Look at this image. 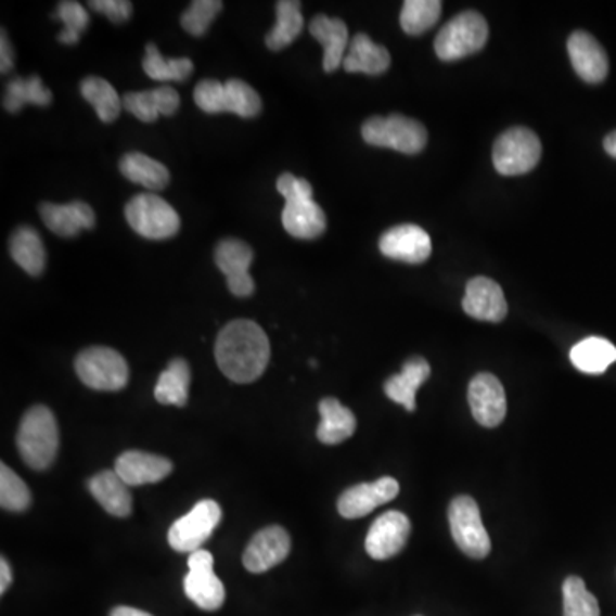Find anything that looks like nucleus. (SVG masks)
<instances>
[{"mask_svg": "<svg viewBox=\"0 0 616 616\" xmlns=\"http://www.w3.org/2000/svg\"><path fill=\"white\" fill-rule=\"evenodd\" d=\"M215 357L221 372L236 384H251L268 369V334L254 321H231L219 331Z\"/></svg>", "mask_w": 616, "mask_h": 616, "instance_id": "f257e3e1", "label": "nucleus"}, {"mask_svg": "<svg viewBox=\"0 0 616 616\" xmlns=\"http://www.w3.org/2000/svg\"><path fill=\"white\" fill-rule=\"evenodd\" d=\"M17 450L31 470L46 471L52 466L59 452V426L47 406H33L26 411L17 431Z\"/></svg>", "mask_w": 616, "mask_h": 616, "instance_id": "f03ea898", "label": "nucleus"}, {"mask_svg": "<svg viewBox=\"0 0 616 616\" xmlns=\"http://www.w3.org/2000/svg\"><path fill=\"white\" fill-rule=\"evenodd\" d=\"M194 102L206 114L230 112L244 118L257 117L262 110V100L257 91L240 79L227 82L204 79L195 86Z\"/></svg>", "mask_w": 616, "mask_h": 616, "instance_id": "7ed1b4c3", "label": "nucleus"}, {"mask_svg": "<svg viewBox=\"0 0 616 616\" xmlns=\"http://www.w3.org/2000/svg\"><path fill=\"white\" fill-rule=\"evenodd\" d=\"M488 23L476 11L458 14L438 31L435 53L444 62H454L479 52L488 41Z\"/></svg>", "mask_w": 616, "mask_h": 616, "instance_id": "20e7f679", "label": "nucleus"}, {"mask_svg": "<svg viewBox=\"0 0 616 616\" xmlns=\"http://www.w3.org/2000/svg\"><path fill=\"white\" fill-rule=\"evenodd\" d=\"M361 136L370 146L389 147L405 154L422 153L428 141L425 126L405 115L370 117L361 127Z\"/></svg>", "mask_w": 616, "mask_h": 616, "instance_id": "39448f33", "label": "nucleus"}, {"mask_svg": "<svg viewBox=\"0 0 616 616\" xmlns=\"http://www.w3.org/2000/svg\"><path fill=\"white\" fill-rule=\"evenodd\" d=\"M77 377L90 389L115 393L129 382V365L126 358L106 346L85 349L76 358Z\"/></svg>", "mask_w": 616, "mask_h": 616, "instance_id": "423d86ee", "label": "nucleus"}, {"mask_svg": "<svg viewBox=\"0 0 616 616\" xmlns=\"http://www.w3.org/2000/svg\"><path fill=\"white\" fill-rule=\"evenodd\" d=\"M126 219L129 227L150 240H167L180 230V216L174 207L154 194H139L127 203Z\"/></svg>", "mask_w": 616, "mask_h": 616, "instance_id": "0eeeda50", "label": "nucleus"}, {"mask_svg": "<svg viewBox=\"0 0 616 616\" xmlns=\"http://www.w3.org/2000/svg\"><path fill=\"white\" fill-rule=\"evenodd\" d=\"M541 141L526 127H512L495 141V170L505 177H515L531 171L541 159Z\"/></svg>", "mask_w": 616, "mask_h": 616, "instance_id": "6e6552de", "label": "nucleus"}, {"mask_svg": "<svg viewBox=\"0 0 616 616\" xmlns=\"http://www.w3.org/2000/svg\"><path fill=\"white\" fill-rule=\"evenodd\" d=\"M450 532L461 552L471 559L482 560L488 556L491 550L490 536L483 524L478 503L461 495L450 502L449 508Z\"/></svg>", "mask_w": 616, "mask_h": 616, "instance_id": "1a4fd4ad", "label": "nucleus"}, {"mask_svg": "<svg viewBox=\"0 0 616 616\" xmlns=\"http://www.w3.org/2000/svg\"><path fill=\"white\" fill-rule=\"evenodd\" d=\"M221 521V508L215 500H201L189 514L171 524L168 543L175 552L192 553L201 550Z\"/></svg>", "mask_w": 616, "mask_h": 616, "instance_id": "9d476101", "label": "nucleus"}, {"mask_svg": "<svg viewBox=\"0 0 616 616\" xmlns=\"http://www.w3.org/2000/svg\"><path fill=\"white\" fill-rule=\"evenodd\" d=\"M215 559L206 550H197L189 556V574L183 579V591L192 603L204 612H216L224 603V586L216 577Z\"/></svg>", "mask_w": 616, "mask_h": 616, "instance_id": "9b49d317", "label": "nucleus"}, {"mask_svg": "<svg viewBox=\"0 0 616 616\" xmlns=\"http://www.w3.org/2000/svg\"><path fill=\"white\" fill-rule=\"evenodd\" d=\"M215 262L227 277L228 288L233 295L245 298L256 292V283L248 272L254 262L251 245L236 239L221 240L215 251Z\"/></svg>", "mask_w": 616, "mask_h": 616, "instance_id": "f8f14e48", "label": "nucleus"}, {"mask_svg": "<svg viewBox=\"0 0 616 616\" xmlns=\"http://www.w3.org/2000/svg\"><path fill=\"white\" fill-rule=\"evenodd\" d=\"M471 413L479 425L495 428L505 420L508 398L502 382L491 373H478L467 390Z\"/></svg>", "mask_w": 616, "mask_h": 616, "instance_id": "ddd939ff", "label": "nucleus"}, {"mask_svg": "<svg viewBox=\"0 0 616 616\" xmlns=\"http://www.w3.org/2000/svg\"><path fill=\"white\" fill-rule=\"evenodd\" d=\"M399 493V483L390 476L373 483H361L348 488L341 495L337 511L345 519H360L384 503L396 499Z\"/></svg>", "mask_w": 616, "mask_h": 616, "instance_id": "4468645a", "label": "nucleus"}, {"mask_svg": "<svg viewBox=\"0 0 616 616\" xmlns=\"http://www.w3.org/2000/svg\"><path fill=\"white\" fill-rule=\"evenodd\" d=\"M411 523L402 512H385L370 527L367 553L373 560H389L402 552L410 538Z\"/></svg>", "mask_w": 616, "mask_h": 616, "instance_id": "2eb2a0df", "label": "nucleus"}, {"mask_svg": "<svg viewBox=\"0 0 616 616\" xmlns=\"http://www.w3.org/2000/svg\"><path fill=\"white\" fill-rule=\"evenodd\" d=\"M378 248L389 259L408 264L425 262L432 254L431 235L416 224H399L385 231Z\"/></svg>", "mask_w": 616, "mask_h": 616, "instance_id": "dca6fc26", "label": "nucleus"}, {"mask_svg": "<svg viewBox=\"0 0 616 616\" xmlns=\"http://www.w3.org/2000/svg\"><path fill=\"white\" fill-rule=\"evenodd\" d=\"M292 550V539L281 526L260 529L251 539L244 553V565L252 574H264L286 560Z\"/></svg>", "mask_w": 616, "mask_h": 616, "instance_id": "f3484780", "label": "nucleus"}, {"mask_svg": "<svg viewBox=\"0 0 616 616\" xmlns=\"http://www.w3.org/2000/svg\"><path fill=\"white\" fill-rule=\"evenodd\" d=\"M568 57L577 76L589 85L603 82L608 76V55L600 41L586 31H574L567 41Z\"/></svg>", "mask_w": 616, "mask_h": 616, "instance_id": "a211bd4d", "label": "nucleus"}, {"mask_svg": "<svg viewBox=\"0 0 616 616\" xmlns=\"http://www.w3.org/2000/svg\"><path fill=\"white\" fill-rule=\"evenodd\" d=\"M462 308L467 316L483 322H502L509 312L508 300L500 284L485 277L470 280Z\"/></svg>", "mask_w": 616, "mask_h": 616, "instance_id": "6ab92c4d", "label": "nucleus"}, {"mask_svg": "<svg viewBox=\"0 0 616 616\" xmlns=\"http://www.w3.org/2000/svg\"><path fill=\"white\" fill-rule=\"evenodd\" d=\"M174 470V464L163 455L141 452V450H129L124 452L115 461V473H117L129 487H141L150 483H158L167 478Z\"/></svg>", "mask_w": 616, "mask_h": 616, "instance_id": "aec40b11", "label": "nucleus"}, {"mask_svg": "<svg viewBox=\"0 0 616 616\" xmlns=\"http://www.w3.org/2000/svg\"><path fill=\"white\" fill-rule=\"evenodd\" d=\"M40 216L50 231L65 239L91 230L97 223L93 207L81 201L70 204L43 203L40 206Z\"/></svg>", "mask_w": 616, "mask_h": 616, "instance_id": "412c9836", "label": "nucleus"}, {"mask_svg": "<svg viewBox=\"0 0 616 616\" xmlns=\"http://www.w3.org/2000/svg\"><path fill=\"white\" fill-rule=\"evenodd\" d=\"M308 29H310V35L324 47L322 65H324L325 73H334L339 65H343L349 43H351L348 26L343 20L319 14L310 21Z\"/></svg>", "mask_w": 616, "mask_h": 616, "instance_id": "4be33fe9", "label": "nucleus"}, {"mask_svg": "<svg viewBox=\"0 0 616 616\" xmlns=\"http://www.w3.org/2000/svg\"><path fill=\"white\" fill-rule=\"evenodd\" d=\"M281 221L290 235L300 240L317 239L328 227L322 207L312 197L286 200Z\"/></svg>", "mask_w": 616, "mask_h": 616, "instance_id": "5701e85b", "label": "nucleus"}, {"mask_svg": "<svg viewBox=\"0 0 616 616\" xmlns=\"http://www.w3.org/2000/svg\"><path fill=\"white\" fill-rule=\"evenodd\" d=\"M123 105L141 123H154L159 115H174L179 110L180 97L170 86H162L156 90L127 93Z\"/></svg>", "mask_w": 616, "mask_h": 616, "instance_id": "b1692460", "label": "nucleus"}, {"mask_svg": "<svg viewBox=\"0 0 616 616\" xmlns=\"http://www.w3.org/2000/svg\"><path fill=\"white\" fill-rule=\"evenodd\" d=\"M343 67L346 73L381 76L390 67V53L385 47L377 46L365 33H358L351 38Z\"/></svg>", "mask_w": 616, "mask_h": 616, "instance_id": "393cba45", "label": "nucleus"}, {"mask_svg": "<svg viewBox=\"0 0 616 616\" xmlns=\"http://www.w3.org/2000/svg\"><path fill=\"white\" fill-rule=\"evenodd\" d=\"M431 365L422 357H413L402 365L401 373L387 378L384 384L387 398L405 406L406 410H416V390L426 378L431 377Z\"/></svg>", "mask_w": 616, "mask_h": 616, "instance_id": "a878e982", "label": "nucleus"}, {"mask_svg": "<svg viewBox=\"0 0 616 616\" xmlns=\"http://www.w3.org/2000/svg\"><path fill=\"white\" fill-rule=\"evenodd\" d=\"M97 502L115 517H127L132 512V495L129 485L115 471H102L88 483Z\"/></svg>", "mask_w": 616, "mask_h": 616, "instance_id": "bb28decb", "label": "nucleus"}, {"mask_svg": "<svg viewBox=\"0 0 616 616\" xmlns=\"http://www.w3.org/2000/svg\"><path fill=\"white\" fill-rule=\"evenodd\" d=\"M321 425L317 428V438L325 446L345 442L357 431V418L337 399L325 398L319 405Z\"/></svg>", "mask_w": 616, "mask_h": 616, "instance_id": "cd10ccee", "label": "nucleus"}, {"mask_svg": "<svg viewBox=\"0 0 616 616\" xmlns=\"http://www.w3.org/2000/svg\"><path fill=\"white\" fill-rule=\"evenodd\" d=\"M9 251L14 262L28 272L29 277H40L46 269V245L41 242L38 231L31 227H20L14 231L9 242Z\"/></svg>", "mask_w": 616, "mask_h": 616, "instance_id": "c85d7f7f", "label": "nucleus"}, {"mask_svg": "<svg viewBox=\"0 0 616 616\" xmlns=\"http://www.w3.org/2000/svg\"><path fill=\"white\" fill-rule=\"evenodd\" d=\"M120 171L127 180L150 191H162L170 182L168 168L142 153L124 154V158L120 159Z\"/></svg>", "mask_w": 616, "mask_h": 616, "instance_id": "c756f323", "label": "nucleus"}, {"mask_svg": "<svg viewBox=\"0 0 616 616\" xmlns=\"http://www.w3.org/2000/svg\"><path fill=\"white\" fill-rule=\"evenodd\" d=\"M189 385H191L189 363L182 358H175L159 375L158 384L154 387V398L162 405L182 408L189 401Z\"/></svg>", "mask_w": 616, "mask_h": 616, "instance_id": "7c9ffc66", "label": "nucleus"}, {"mask_svg": "<svg viewBox=\"0 0 616 616\" xmlns=\"http://www.w3.org/2000/svg\"><path fill=\"white\" fill-rule=\"evenodd\" d=\"M570 361L580 372L598 375L615 363L616 348L604 337H588L570 349Z\"/></svg>", "mask_w": 616, "mask_h": 616, "instance_id": "2f4dec72", "label": "nucleus"}, {"mask_svg": "<svg viewBox=\"0 0 616 616\" xmlns=\"http://www.w3.org/2000/svg\"><path fill=\"white\" fill-rule=\"evenodd\" d=\"M301 4L296 0H280L277 4V25L266 37V46L272 52H280L292 46L296 38L300 37L304 29V16Z\"/></svg>", "mask_w": 616, "mask_h": 616, "instance_id": "473e14b6", "label": "nucleus"}, {"mask_svg": "<svg viewBox=\"0 0 616 616\" xmlns=\"http://www.w3.org/2000/svg\"><path fill=\"white\" fill-rule=\"evenodd\" d=\"M81 94L86 102L97 110L98 118L110 124L117 120L123 112V100L118 98L117 90L102 77H86L81 82Z\"/></svg>", "mask_w": 616, "mask_h": 616, "instance_id": "72a5a7b5", "label": "nucleus"}, {"mask_svg": "<svg viewBox=\"0 0 616 616\" xmlns=\"http://www.w3.org/2000/svg\"><path fill=\"white\" fill-rule=\"evenodd\" d=\"M50 103L52 93L38 76L14 77L5 86L4 108L11 114H17L25 105L49 106Z\"/></svg>", "mask_w": 616, "mask_h": 616, "instance_id": "f704fd0d", "label": "nucleus"}, {"mask_svg": "<svg viewBox=\"0 0 616 616\" xmlns=\"http://www.w3.org/2000/svg\"><path fill=\"white\" fill-rule=\"evenodd\" d=\"M142 69L154 81L182 82L191 76L194 64H192L191 59L187 57L165 59L159 53L158 47L150 43L146 47V57L142 61Z\"/></svg>", "mask_w": 616, "mask_h": 616, "instance_id": "c9c22d12", "label": "nucleus"}, {"mask_svg": "<svg viewBox=\"0 0 616 616\" xmlns=\"http://www.w3.org/2000/svg\"><path fill=\"white\" fill-rule=\"evenodd\" d=\"M440 0H406L401 11V28L411 37L428 31L440 20Z\"/></svg>", "mask_w": 616, "mask_h": 616, "instance_id": "e433bc0d", "label": "nucleus"}, {"mask_svg": "<svg viewBox=\"0 0 616 616\" xmlns=\"http://www.w3.org/2000/svg\"><path fill=\"white\" fill-rule=\"evenodd\" d=\"M0 505L9 512H25L31 505V493L11 467L0 466Z\"/></svg>", "mask_w": 616, "mask_h": 616, "instance_id": "4c0bfd02", "label": "nucleus"}, {"mask_svg": "<svg viewBox=\"0 0 616 616\" xmlns=\"http://www.w3.org/2000/svg\"><path fill=\"white\" fill-rule=\"evenodd\" d=\"M564 616H600V604L580 577L564 582Z\"/></svg>", "mask_w": 616, "mask_h": 616, "instance_id": "58836bf2", "label": "nucleus"}, {"mask_svg": "<svg viewBox=\"0 0 616 616\" xmlns=\"http://www.w3.org/2000/svg\"><path fill=\"white\" fill-rule=\"evenodd\" d=\"M53 17L61 21L62 25H64V29L59 35V41L64 43V46L77 43L85 29L90 26V14H88V11L79 2H70V0L61 2Z\"/></svg>", "mask_w": 616, "mask_h": 616, "instance_id": "ea45409f", "label": "nucleus"}, {"mask_svg": "<svg viewBox=\"0 0 616 616\" xmlns=\"http://www.w3.org/2000/svg\"><path fill=\"white\" fill-rule=\"evenodd\" d=\"M221 9L223 2L219 0H195L180 17V25L192 37H204Z\"/></svg>", "mask_w": 616, "mask_h": 616, "instance_id": "a19ab883", "label": "nucleus"}, {"mask_svg": "<svg viewBox=\"0 0 616 616\" xmlns=\"http://www.w3.org/2000/svg\"><path fill=\"white\" fill-rule=\"evenodd\" d=\"M90 8L105 14L112 23H126L132 16V4L127 0H91Z\"/></svg>", "mask_w": 616, "mask_h": 616, "instance_id": "79ce46f5", "label": "nucleus"}, {"mask_svg": "<svg viewBox=\"0 0 616 616\" xmlns=\"http://www.w3.org/2000/svg\"><path fill=\"white\" fill-rule=\"evenodd\" d=\"M278 192L284 200H295V197H312V185L305 179H298L295 175L283 174L277 182Z\"/></svg>", "mask_w": 616, "mask_h": 616, "instance_id": "37998d69", "label": "nucleus"}, {"mask_svg": "<svg viewBox=\"0 0 616 616\" xmlns=\"http://www.w3.org/2000/svg\"><path fill=\"white\" fill-rule=\"evenodd\" d=\"M14 55L13 47H11V41H9L8 33L2 29V37H0V70L2 73H9L13 69Z\"/></svg>", "mask_w": 616, "mask_h": 616, "instance_id": "c03bdc74", "label": "nucleus"}, {"mask_svg": "<svg viewBox=\"0 0 616 616\" xmlns=\"http://www.w3.org/2000/svg\"><path fill=\"white\" fill-rule=\"evenodd\" d=\"M11 585H13V570H11L8 560L2 559L0 560V592L5 594Z\"/></svg>", "mask_w": 616, "mask_h": 616, "instance_id": "a18cd8bd", "label": "nucleus"}, {"mask_svg": "<svg viewBox=\"0 0 616 616\" xmlns=\"http://www.w3.org/2000/svg\"><path fill=\"white\" fill-rule=\"evenodd\" d=\"M110 616H153L147 612H142V609L130 608V606H118V608L112 609Z\"/></svg>", "mask_w": 616, "mask_h": 616, "instance_id": "49530a36", "label": "nucleus"}, {"mask_svg": "<svg viewBox=\"0 0 616 616\" xmlns=\"http://www.w3.org/2000/svg\"><path fill=\"white\" fill-rule=\"evenodd\" d=\"M603 146L604 151H606L612 158L616 159V130H613V132H609V134L604 138Z\"/></svg>", "mask_w": 616, "mask_h": 616, "instance_id": "de8ad7c7", "label": "nucleus"}]
</instances>
